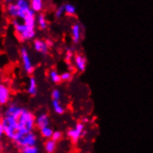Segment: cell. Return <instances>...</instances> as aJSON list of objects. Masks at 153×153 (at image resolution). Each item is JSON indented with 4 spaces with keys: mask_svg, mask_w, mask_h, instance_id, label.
<instances>
[{
    "mask_svg": "<svg viewBox=\"0 0 153 153\" xmlns=\"http://www.w3.org/2000/svg\"><path fill=\"white\" fill-rule=\"evenodd\" d=\"M22 153H39V149L36 146L25 147V148H22Z\"/></svg>",
    "mask_w": 153,
    "mask_h": 153,
    "instance_id": "cell-23",
    "label": "cell"
},
{
    "mask_svg": "<svg viewBox=\"0 0 153 153\" xmlns=\"http://www.w3.org/2000/svg\"><path fill=\"white\" fill-rule=\"evenodd\" d=\"M37 92V85H36V80L34 77H31L29 80V85H28V93L31 96L36 95Z\"/></svg>",
    "mask_w": 153,
    "mask_h": 153,
    "instance_id": "cell-15",
    "label": "cell"
},
{
    "mask_svg": "<svg viewBox=\"0 0 153 153\" xmlns=\"http://www.w3.org/2000/svg\"><path fill=\"white\" fill-rule=\"evenodd\" d=\"M22 111H23L22 108L17 106L16 104H10L6 111V116H12L13 118L18 120L20 118Z\"/></svg>",
    "mask_w": 153,
    "mask_h": 153,
    "instance_id": "cell-8",
    "label": "cell"
},
{
    "mask_svg": "<svg viewBox=\"0 0 153 153\" xmlns=\"http://www.w3.org/2000/svg\"><path fill=\"white\" fill-rule=\"evenodd\" d=\"M61 138H62V133H61L60 131H54L53 136H52L51 139L54 140L55 142H58V141H59Z\"/></svg>",
    "mask_w": 153,
    "mask_h": 153,
    "instance_id": "cell-26",
    "label": "cell"
},
{
    "mask_svg": "<svg viewBox=\"0 0 153 153\" xmlns=\"http://www.w3.org/2000/svg\"><path fill=\"white\" fill-rule=\"evenodd\" d=\"M30 7L32 8V10L34 12H40L43 10V1L42 0H32L30 3Z\"/></svg>",
    "mask_w": 153,
    "mask_h": 153,
    "instance_id": "cell-16",
    "label": "cell"
},
{
    "mask_svg": "<svg viewBox=\"0 0 153 153\" xmlns=\"http://www.w3.org/2000/svg\"><path fill=\"white\" fill-rule=\"evenodd\" d=\"M60 77H61V81H65V82H67V81H71L73 79V74H71L70 71H64L63 74H60Z\"/></svg>",
    "mask_w": 153,
    "mask_h": 153,
    "instance_id": "cell-25",
    "label": "cell"
},
{
    "mask_svg": "<svg viewBox=\"0 0 153 153\" xmlns=\"http://www.w3.org/2000/svg\"><path fill=\"white\" fill-rule=\"evenodd\" d=\"M1 123L4 127L5 134L8 138L13 139L18 131V120L13 118L12 116H5Z\"/></svg>",
    "mask_w": 153,
    "mask_h": 153,
    "instance_id": "cell-2",
    "label": "cell"
},
{
    "mask_svg": "<svg viewBox=\"0 0 153 153\" xmlns=\"http://www.w3.org/2000/svg\"><path fill=\"white\" fill-rule=\"evenodd\" d=\"M74 63H75V66L77 68V70L81 73H83V71H85L86 69V63H87V59L85 57H84L83 55H81V54H77L74 58Z\"/></svg>",
    "mask_w": 153,
    "mask_h": 153,
    "instance_id": "cell-10",
    "label": "cell"
},
{
    "mask_svg": "<svg viewBox=\"0 0 153 153\" xmlns=\"http://www.w3.org/2000/svg\"><path fill=\"white\" fill-rule=\"evenodd\" d=\"M37 23H38V26L40 27V29L44 30V29H46V28H47L48 22H47L46 17H45L44 14L40 13V14L37 16Z\"/></svg>",
    "mask_w": 153,
    "mask_h": 153,
    "instance_id": "cell-19",
    "label": "cell"
},
{
    "mask_svg": "<svg viewBox=\"0 0 153 153\" xmlns=\"http://www.w3.org/2000/svg\"><path fill=\"white\" fill-rule=\"evenodd\" d=\"M46 44H47V46H48V48H50V47L53 46V43H52L51 40H47V41H46Z\"/></svg>",
    "mask_w": 153,
    "mask_h": 153,
    "instance_id": "cell-30",
    "label": "cell"
},
{
    "mask_svg": "<svg viewBox=\"0 0 153 153\" xmlns=\"http://www.w3.org/2000/svg\"><path fill=\"white\" fill-rule=\"evenodd\" d=\"M35 124L41 130L44 127L49 126V118L47 113L40 114L36 119H35Z\"/></svg>",
    "mask_w": 153,
    "mask_h": 153,
    "instance_id": "cell-11",
    "label": "cell"
},
{
    "mask_svg": "<svg viewBox=\"0 0 153 153\" xmlns=\"http://www.w3.org/2000/svg\"><path fill=\"white\" fill-rule=\"evenodd\" d=\"M13 26L15 28L18 35H20L22 40H30L33 39L35 35V31L33 29L29 28L28 26L24 23H20L17 20L13 21Z\"/></svg>",
    "mask_w": 153,
    "mask_h": 153,
    "instance_id": "cell-4",
    "label": "cell"
},
{
    "mask_svg": "<svg viewBox=\"0 0 153 153\" xmlns=\"http://www.w3.org/2000/svg\"><path fill=\"white\" fill-rule=\"evenodd\" d=\"M49 77H50V80L52 81L53 83L55 84H59L61 82V77H60V74H58V71H55V70H52L50 73H49Z\"/></svg>",
    "mask_w": 153,
    "mask_h": 153,
    "instance_id": "cell-20",
    "label": "cell"
},
{
    "mask_svg": "<svg viewBox=\"0 0 153 153\" xmlns=\"http://www.w3.org/2000/svg\"><path fill=\"white\" fill-rule=\"evenodd\" d=\"M57 148V142L52 139H48L45 143V150L47 153H54Z\"/></svg>",
    "mask_w": 153,
    "mask_h": 153,
    "instance_id": "cell-14",
    "label": "cell"
},
{
    "mask_svg": "<svg viewBox=\"0 0 153 153\" xmlns=\"http://www.w3.org/2000/svg\"><path fill=\"white\" fill-rule=\"evenodd\" d=\"M81 35H82V29L79 23H74L71 26V38L74 44L79 43L81 40Z\"/></svg>",
    "mask_w": 153,
    "mask_h": 153,
    "instance_id": "cell-12",
    "label": "cell"
},
{
    "mask_svg": "<svg viewBox=\"0 0 153 153\" xmlns=\"http://www.w3.org/2000/svg\"><path fill=\"white\" fill-rule=\"evenodd\" d=\"M40 132H41V134L45 138H50V139H51V137L53 136V133H54L53 129L51 127H49V126L42 128L40 130Z\"/></svg>",
    "mask_w": 153,
    "mask_h": 153,
    "instance_id": "cell-21",
    "label": "cell"
},
{
    "mask_svg": "<svg viewBox=\"0 0 153 153\" xmlns=\"http://www.w3.org/2000/svg\"><path fill=\"white\" fill-rule=\"evenodd\" d=\"M52 107H53L54 111H55L57 114L61 115V114H63V113L65 112L64 107L62 106V105L59 103V101H58V100H53V101H52Z\"/></svg>",
    "mask_w": 153,
    "mask_h": 153,
    "instance_id": "cell-17",
    "label": "cell"
},
{
    "mask_svg": "<svg viewBox=\"0 0 153 153\" xmlns=\"http://www.w3.org/2000/svg\"><path fill=\"white\" fill-rule=\"evenodd\" d=\"M86 122H88V119H87V118H84V119H83V121H82V123H86Z\"/></svg>",
    "mask_w": 153,
    "mask_h": 153,
    "instance_id": "cell-31",
    "label": "cell"
},
{
    "mask_svg": "<svg viewBox=\"0 0 153 153\" xmlns=\"http://www.w3.org/2000/svg\"><path fill=\"white\" fill-rule=\"evenodd\" d=\"M85 134H86V131L85 130V123H83L82 122L76 123L74 127L70 128L67 131V136L69 137V138L74 144L78 143L79 139L81 137H83Z\"/></svg>",
    "mask_w": 153,
    "mask_h": 153,
    "instance_id": "cell-5",
    "label": "cell"
},
{
    "mask_svg": "<svg viewBox=\"0 0 153 153\" xmlns=\"http://www.w3.org/2000/svg\"><path fill=\"white\" fill-rule=\"evenodd\" d=\"M3 134H5V133H4V127H3L2 123L0 122V137H1Z\"/></svg>",
    "mask_w": 153,
    "mask_h": 153,
    "instance_id": "cell-29",
    "label": "cell"
},
{
    "mask_svg": "<svg viewBox=\"0 0 153 153\" xmlns=\"http://www.w3.org/2000/svg\"><path fill=\"white\" fill-rule=\"evenodd\" d=\"M73 57H74L73 51H71V49H68L67 52H66V61L68 62V63H70V62H71V59H73Z\"/></svg>",
    "mask_w": 153,
    "mask_h": 153,
    "instance_id": "cell-28",
    "label": "cell"
},
{
    "mask_svg": "<svg viewBox=\"0 0 153 153\" xmlns=\"http://www.w3.org/2000/svg\"><path fill=\"white\" fill-rule=\"evenodd\" d=\"M21 56H22V65H23V69L26 71L27 74H32L34 67L32 63L31 58L29 56V53L27 51V49L25 48H22L21 50Z\"/></svg>",
    "mask_w": 153,
    "mask_h": 153,
    "instance_id": "cell-6",
    "label": "cell"
},
{
    "mask_svg": "<svg viewBox=\"0 0 153 153\" xmlns=\"http://www.w3.org/2000/svg\"><path fill=\"white\" fill-rule=\"evenodd\" d=\"M65 13V8H64V6H60L57 8V10L55 12V17L56 18H60L62 15H63Z\"/></svg>",
    "mask_w": 153,
    "mask_h": 153,
    "instance_id": "cell-27",
    "label": "cell"
},
{
    "mask_svg": "<svg viewBox=\"0 0 153 153\" xmlns=\"http://www.w3.org/2000/svg\"><path fill=\"white\" fill-rule=\"evenodd\" d=\"M7 13L12 18H18V13H19V8L15 4H10L7 6Z\"/></svg>",
    "mask_w": 153,
    "mask_h": 153,
    "instance_id": "cell-18",
    "label": "cell"
},
{
    "mask_svg": "<svg viewBox=\"0 0 153 153\" xmlns=\"http://www.w3.org/2000/svg\"><path fill=\"white\" fill-rule=\"evenodd\" d=\"M13 140L17 143V145L25 148V147H33L36 145L37 137L33 132L26 134H22L19 132H17Z\"/></svg>",
    "mask_w": 153,
    "mask_h": 153,
    "instance_id": "cell-3",
    "label": "cell"
},
{
    "mask_svg": "<svg viewBox=\"0 0 153 153\" xmlns=\"http://www.w3.org/2000/svg\"><path fill=\"white\" fill-rule=\"evenodd\" d=\"M35 125V118L33 114L28 110L23 109L20 118L18 119V131L22 134L31 133Z\"/></svg>",
    "mask_w": 153,
    "mask_h": 153,
    "instance_id": "cell-1",
    "label": "cell"
},
{
    "mask_svg": "<svg viewBox=\"0 0 153 153\" xmlns=\"http://www.w3.org/2000/svg\"><path fill=\"white\" fill-rule=\"evenodd\" d=\"M33 48L37 52H40L42 54H47L48 51V47L45 41H42L40 39H35L33 42Z\"/></svg>",
    "mask_w": 153,
    "mask_h": 153,
    "instance_id": "cell-13",
    "label": "cell"
},
{
    "mask_svg": "<svg viewBox=\"0 0 153 153\" xmlns=\"http://www.w3.org/2000/svg\"><path fill=\"white\" fill-rule=\"evenodd\" d=\"M64 8H65V13L69 16H74L76 12V7L73 4L68 3L64 5Z\"/></svg>",
    "mask_w": 153,
    "mask_h": 153,
    "instance_id": "cell-22",
    "label": "cell"
},
{
    "mask_svg": "<svg viewBox=\"0 0 153 153\" xmlns=\"http://www.w3.org/2000/svg\"><path fill=\"white\" fill-rule=\"evenodd\" d=\"M51 97H52V100H58V101H59V100H60V97H61V93H60V91L59 89H54L53 91H52V93H51Z\"/></svg>",
    "mask_w": 153,
    "mask_h": 153,
    "instance_id": "cell-24",
    "label": "cell"
},
{
    "mask_svg": "<svg viewBox=\"0 0 153 153\" xmlns=\"http://www.w3.org/2000/svg\"><path fill=\"white\" fill-rule=\"evenodd\" d=\"M16 5L18 6V8H19V13H18V18L20 19H24L25 16L27 15L30 10H31V7H30V3L26 0H18L16 2Z\"/></svg>",
    "mask_w": 153,
    "mask_h": 153,
    "instance_id": "cell-7",
    "label": "cell"
},
{
    "mask_svg": "<svg viewBox=\"0 0 153 153\" xmlns=\"http://www.w3.org/2000/svg\"><path fill=\"white\" fill-rule=\"evenodd\" d=\"M10 97V88L6 85L0 84V105H5L8 102Z\"/></svg>",
    "mask_w": 153,
    "mask_h": 153,
    "instance_id": "cell-9",
    "label": "cell"
},
{
    "mask_svg": "<svg viewBox=\"0 0 153 153\" xmlns=\"http://www.w3.org/2000/svg\"><path fill=\"white\" fill-rule=\"evenodd\" d=\"M0 150H1V143H0Z\"/></svg>",
    "mask_w": 153,
    "mask_h": 153,
    "instance_id": "cell-32",
    "label": "cell"
}]
</instances>
